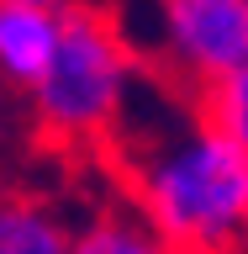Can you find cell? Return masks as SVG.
Segmentation results:
<instances>
[{"label": "cell", "mask_w": 248, "mask_h": 254, "mask_svg": "<svg viewBox=\"0 0 248 254\" xmlns=\"http://www.w3.org/2000/svg\"><path fill=\"white\" fill-rule=\"evenodd\" d=\"M132 127V122H116ZM138 148L127 154V186L138 217L174 254H238L248 217V154L196 111L132 127Z\"/></svg>", "instance_id": "cell-1"}, {"label": "cell", "mask_w": 248, "mask_h": 254, "mask_svg": "<svg viewBox=\"0 0 248 254\" xmlns=\"http://www.w3.org/2000/svg\"><path fill=\"white\" fill-rule=\"evenodd\" d=\"M138 79H143V53L127 43L122 21L95 0V5L63 11L58 48H53L48 69L21 90V101H27V117L43 143L85 148V143L111 138Z\"/></svg>", "instance_id": "cell-2"}, {"label": "cell", "mask_w": 248, "mask_h": 254, "mask_svg": "<svg viewBox=\"0 0 248 254\" xmlns=\"http://www.w3.org/2000/svg\"><path fill=\"white\" fill-rule=\"evenodd\" d=\"M148 48L196 95L248 64V0H148Z\"/></svg>", "instance_id": "cell-3"}, {"label": "cell", "mask_w": 248, "mask_h": 254, "mask_svg": "<svg viewBox=\"0 0 248 254\" xmlns=\"http://www.w3.org/2000/svg\"><path fill=\"white\" fill-rule=\"evenodd\" d=\"M58 27H63V11L27 5V0H0V85H11L16 95L27 90L53 59Z\"/></svg>", "instance_id": "cell-4"}, {"label": "cell", "mask_w": 248, "mask_h": 254, "mask_svg": "<svg viewBox=\"0 0 248 254\" xmlns=\"http://www.w3.org/2000/svg\"><path fill=\"white\" fill-rule=\"evenodd\" d=\"M0 254H69V228L37 196H0Z\"/></svg>", "instance_id": "cell-5"}, {"label": "cell", "mask_w": 248, "mask_h": 254, "mask_svg": "<svg viewBox=\"0 0 248 254\" xmlns=\"http://www.w3.org/2000/svg\"><path fill=\"white\" fill-rule=\"evenodd\" d=\"M69 254H174L164 238L132 212H106L90 228L69 233Z\"/></svg>", "instance_id": "cell-6"}, {"label": "cell", "mask_w": 248, "mask_h": 254, "mask_svg": "<svg viewBox=\"0 0 248 254\" xmlns=\"http://www.w3.org/2000/svg\"><path fill=\"white\" fill-rule=\"evenodd\" d=\"M196 111L217 127L222 138H233L248 154V64L233 69V74H222V79H211L206 90H196Z\"/></svg>", "instance_id": "cell-7"}, {"label": "cell", "mask_w": 248, "mask_h": 254, "mask_svg": "<svg viewBox=\"0 0 248 254\" xmlns=\"http://www.w3.org/2000/svg\"><path fill=\"white\" fill-rule=\"evenodd\" d=\"M16 111H21V106H16V90H11V85H0V138H11Z\"/></svg>", "instance_id": "cell-8"}, {"label": "cell", "mask_w": 248, "mask_h": 254, "mask_svg": "<svg viewBox=\"0 0 248 254\" xmlns=\"http://www.w3.org/2000/svg\"><path fill=\"white\" fill-rule=\"evenodd\" d=\"M27 5H48V11H74V5H95V0H27Z\"/></svg>", "instance_id": "cell-9"}, {"label": "cell", "mask_w": 248, "mask_h": 254, "mask_svg": "<svg viewBox=\"0 0 248 254\" xmlns=\"http://www.w3.org/2000/svg\"><path fill=\"white\" fill-rule=\"evenodd\" d=\"M238 254H248V217H243V238H238Z\"/></svg>", "instance_id": "cell-10"}]
</instances>
